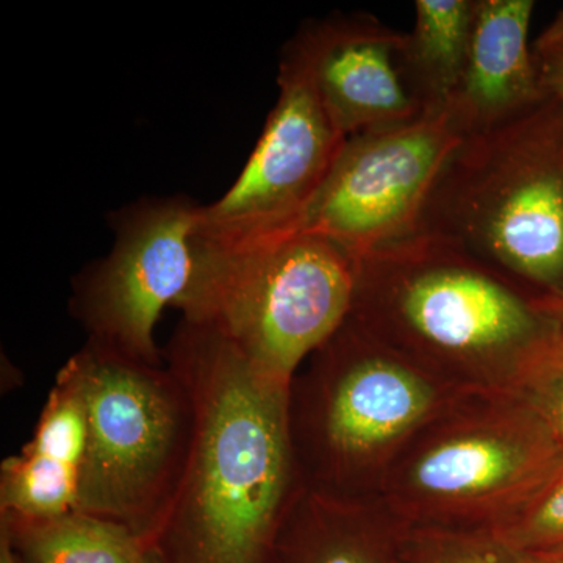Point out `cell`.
<instances>
[{
  "instance_id": "1",
  "label": "cell",
  "mask_w": 563,
  "mask_h": 563,
  "mask_svg": "<svg viewBox=\"0 0 563 563\" xmlns=\"http://www.w3.org/2000/svg\"><path fill=\"white\" fill-rule=\"evenodd\" d=\"M195 404L187 466L147 548L162 563H272L303 487L290 387L255 372L224 336L181 320L166 350Z\"/></svg>"
},
{
  "instance_id": "2",
  "label": "cell",
  "mask_w": 563,
  "mask_h": 563,
  "mask_svg": "<svg viewBox=\"0 0 563 563\" xmlns=\"http://www.w3.org/2000/svg\"><path fill=\"white\" fill-rule=\"evenodd\" d=\"M347 318L465 393L518 395L563 351L554 302L421 232L357 262Z\"/></svg>"
},
{
  "instance_id": "3",
  "label": "cell",
  "mask_w": 563,
  "mask_h": 563,
  "mask_svg": "<svg viewBox=\"0 0 563 563\" xmlns=\"http://www.w3.org/2000/svg\"><path fill=\"white\" fill-rule=\"evenodd\" d=\"M439 236L547 301L563 299V109L551 98L465 136L426 203Z\"/></svg>"
},
{
  "instance_id": "4",
  "label": "cell",
  "mask_w": 563,
  "mask_h": 563,
  "mask_svg": "<svg viewBox=\"0 0 563 563\" xmlns=\"http://www.w3.org/2000/svg\"><path fill=\"white\" fill-rule=\"evenodd\" d=\"M195 274L177 303L236 347L252 368L291 387L314 351L342 328L354 301L357 262L299 231L239 239L196 232Z\"/></svg>"
},
{
  "instance_id": "5",
  "label": "cell",
  "mask_w": 563,
  "mask_h": 563,
  "mask_svg": "<svg viewBox=\"0 0 563 563\" xmlns=\"http://www.w3.org/2000/svg\"><path fill=\"white\" fill-rule=\"evenodd\" d=\"M455 390L346 318L290 387L288 422L302 484L372 498Z\"/></svg>"
},
{
  "instance_id": "6",
  "label": "cell",
  "mask_w": 563,
  "mask_h": 563,
  "mask_svg": "<svg viewBox=\"0 0 563 563\" xmlns=\"http://www.w3.org/2000/svg\"><path fill=\"white\" fill-rule=\"evenodd\" d=\"M562 465V444L520 395L463 393L415 433L377 498L402 525L490 531Z\"/></svg>"
},
{
  "instance_id": "7",
  "label": "cell",
  "mask_w": 563,
  "mask_h": 563,
  "mask_svg": "<svg viewBox=\"0 0 563 563\" xmlns=\"http://www.w3.org/2000/svg\"><path fill=\"white\" fill-rule=\"evenodd\" d=\"M73 358L90 421L77 510L125 526L147 547L190 455V390L166 362L147 365L91 342Z\"/></svg>"
},
{
  "instance_id": "8",
  "label": "cell",
  "mask_w": 563,
  "mask_h": 563,
  "mask_svg": "<svg viewBox=\"0 0 563 563\" xmlns=\"http://www.w3.org/2000/svg\"><path fill=\"white\" fill-rule=\"evenodd\" d=\"M463 140L451 109L351 136L292 231L321 236L355 262L409 239Z\"/></svg>"
},
{
  "instance_id": "9",
  "label": "cell",
  "mask_w": 563,
  "mask_h": 563,
  "mask_svg": "<svg viewBox=\"0 0 563 563\" xmlns=\"http://www.w3.org/2000/svg\"><path fill=\"white\" fill-rule=\"evenodd\" d=\"M201 210L188 199L166 198L118 213L113 250L74 280L70 312L88 342L131 361L165 363L155 325L190 287Z\"/></svg>"
},
{
  "instance_id": "10",
  "label": "cell",
  "mask_w": 563,
  "mask_h": 563,
  "mask_svg": "<svg viewBox=\"0 0 563 563\" xmlns=\"http://www.w3.org/2000/svg\"><path fill=\"white\" fill-rule=\"evenodd\" d=\"M279 98L261 139L222 198L202 207L199 235L239 239L291 231L346 143L314 90L301 55L288 44Z\"/></svg>"
},
{
  "instance_id": "11",
  "label": "cell",
  "mask_w": 563,
  "mask_h": 563,
  "mask_svg": "<svg viewBox=\"0 0 563 563\" xmlns=\"http://www.w3.org/2000/svg\"><path fill=\"white\" fill-rule=\"evenodd\" d=\"M290 44L346 139L421 113L402 73L404 33L376 18L354 14L310 22Z\"/></svg>"
},
{
  "instance_id": "12",
  "label": "cell",
  "mask_w": 563,
  "mask_h": 563,
  "mask_svg": "<svg viewBox=\"0 0 563 563\" xmlns=\"http://www.w3.org/2000/svg\"><path fill=\"white\" fill-rule=\"evenodd\" d=\"M533 0H476L468 60L455 95L465 136L490 131L548 98L529 46Z\"/></svg>"
},
{
  "instance_id": "13",
  "label": "cell",
  "mask_w": 563,
  "mask_h": 563,
  "mask_svg": "<svg viewBox=\"0 0 563 563\" xmlns=\"http://www.w3.org/2000/svg\"><path fill=\"white\" fill-rule=\"evenodd\" d=\"M399 529L377 496L303 485L282 525L272 563H402Z\"/></svg>"
},
{
  "instance_id": "14",
  "label": "cell",
  "mask_w": 563,
  "mask_h": 563,
  "mask_svg": "<svg viewBox=\"0 0 563 563\" xmlns=\"http://www.w3.org/2000/svg\"><path fill=\"white\" fill-rule=\"evenodd\" d=\"M476 0H417L412 32L404 33L401 66L422 110L451 109L472 44Z\"/></svg>"
},
{
  "instance_id": "15",
  "label": "cell",
  "mask_w": 563,
  "mask_h": 563,
  "mask_svg": "<svg viewBox=\"0 0 563 563\" xmlns=\"http://www.w3.org/2000/svg\"><path fill=\"white\" fill-rule=\"evenodd\" d=\"M0 539L20 563H139L146 550L131 529L81 510L46 520L0 517Z\"/></svg>"
},
{
  "instance_id": "16",
  "label": "cell",
  "mask_w": 563,
  "mask_h": 563,
  "mask_svg": "<svg viewBox=\"0 0 563 563\" xmlns=\"http://www.w3.org/2000/svg\"><path fill=\"white\" fill-rule=\"evenodd\" d=\"M79 490V472L22 448L0 465V517H60L77 510Z\"/></svg>"
},
{
  "instance_id": "17",
  "label": "cell",
  "mask_w": 563,
  "mask_h": 563,
  "mask_svg": "<svg viewBox=\"0 0 563 563\" xmlns=\"http://www.w3.org/2000/svg\"><path fill=\"white\" fill-rule=\"evenodd\" d=\"M402 563H529L488 529L402 525L399 529Z\"/></svg>"
},
{
  "instance_id": "18",
  "label": "cell",
  "mask_w": 563,
  "mask_h": 563,
  "mask_svg": "<svg viewBox=\"0 0 563 563\" xmlns=\"http://www.w3.org/2000/svg\"><path fill=\"white\" fill-rule=\"evenodd\" d=\"M521 553L563 548V465L517 512L490 529Z\"/></svg>"
},
{
  "instance_id": "19",
  "label": "cell",
  "mask_w": 563,
  "mask_h": 563,
  "mask_svg": "<svg viewBox=\"0 0 563 563\" xmlns=\"http://www.w3.org/2000/svg\"><path fill=\"white\" fill-rule=\"evenodd\" d=\"M563 448V351L547 363L518 393Z\"/></svg>"
},
{
  "instance_id": "20",
  "label": "cell",
  "mask_w": 563,
  "mask_h": 563,
  "mask_svg": "<svg viewBox=\"0 0 563 563\" xmlns=\"http://www.w3.org/2000/svg\"><path fill=\"white\" fill-rule=\"evenodd\" d=\"M540 79L548 98L563 109V49H536Z\"/></svg>"
},
{
  "instance_id": "21",
  "label": "cell",
  "mask_w": 563,
  "mask_h": 563,
  "mask_svg": "<svg viewBox=\"0 0 563 563\" xmlns=\"http://www.w3.org/2000/svg\"><path fill=\"white\" fill-rule=\"evenodd\" d=\"M536 49H563V9L539 36Z\"/></svg>"
},
{
  "instance_id": "22",
  "label": "cell",
  "mask_w": 563,
  "mask_h": 563,
  "mask_svg": "<svg viewBox=\"0 0 563 563\" xmlns=\"http://www.w3.org/2000/svg\"><path fill=\"white\" fill-rule=\"evenodd\" d=\"M529 563H563V548L562 550L544 551V553L526 554Z\"/></svg>"
},
{
  "instance_id": "23",
  "label": "cell",
  "mask_w": 563,
  "mask_h": 563,
  "mask_svg": "<svg viewBox=\"0 0 563 563\" xmlns=\"http://www.w3.org/2000/svg\"><path fill=\"white\" fill-rule=\"evenodd\" d=\"M0 563H20L11 551L10 544L3 539H0Z\"/></svg>"
},
{
  "instance_id": "24",
  "label": "cell",
  "mask_w": 563,
  "mask_h": 563,
  "mask_svg": "<svg viewBox=\"0 0 563 563\" xmlns=\"http://www.w3.org/2000/svg\"><path fill=\"white\" fill-rule=\"evenodd\" d=\"M139 563H162V561L152 548L146 547L144 553L141 554Z\"/></svg>"
},
{
  "instance_id": "25",
  "label": "cell",
  "mask_w": 563,
  "mask_h": 563,
  "mask_svg": "<svg viewBox=\"0 0 563 563\" xmlns=\"http://www.w3.org/2000/svg\"><path fill=\"white\" fill-rule=\"evenodd\" d=\"M555 312H558L559 321H561L563 332V299L562 301L554 302Z\"/></svg>"
}]
</instances>
